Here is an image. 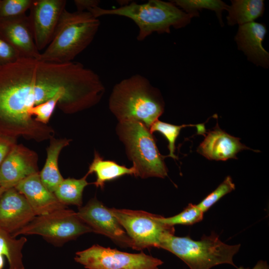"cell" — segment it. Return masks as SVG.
Wrapping results in <instances>:
<instances>
[{
	"instance_id": "obj_1",
	"label": "cell",
	"mask_w": 269,
	"mask_h": 269,
	"mask_svg": "<svg viewBox=\"0 0 269 269\" xmlns=\"http://www.w3.org/2000/svg\"><path fill=\"white\" fill-rule=\"evenodd\" d=\"M105 90L100 76L81 63L20 58L0 68V134L50 139L54 129L30 116L31 108L60 94L73 114L97 104Z\"/></svg>"
},
{
	"instance_id": "obj_2",
	"label": "cell",
	"mask_w": 269,
	"mask_h": 269,
	"mask_svg": "<svg viewBox=\"0 0 269 269\" xmlns=\"http://www.w3.org/2000/svg\"><path fill=\"white\" fill-rule=\"evenodd\" d=\"M109 107L119 122L136 121L149 129L164 112V102L159 90L136 74L114 86Z\"/></svg>"
},
{
	"instance_id": "obj_3",
	"label": "cell",
	"mask_w": 269,
	"mask_h": 269,
	"mask_svg": "<svg viewBox=\"0 0 269 269\" xmlns=\"http://www.w3.org/2000/svg\"><path fill=\"white\" fill-rule=\"evenodd\" d=\"M88 11L96 18L115 15L132 19L139 29L136 38L139 41L154 32L169 33L171 27L175 29L184 27L194 17L179 8L172 1L161 0H149L142 4L133 1L113 9H104L99 6Z\"/></svg>"
},
{
	"instance_id": "obj_4",
	"label": "cell",
	"mask_w": 269,
	"mask_h": 269,
	"mask_svg": "<svg viewBox=\"0 0 269 269\" xmlns=\"http://www.w3.org/2000/svg\"><path fill=\"white\" fill-rule=\"evenodd\" d=\"M100 25L98 18L90 12L63 11L53 37L40 53L39 59L54 63H67L92 42Z\"/></svg>"
},
{
	"instance_id": "obj_5",
	"label": "cell",
	"mask_w": 269,
	"mask_h": 269,
	"mask_svg": "<svg viewBox=\"0 0 269 269\" xmlns=\"http://www.w3.org/2000/svg\"><path fill=\"white\" fill-rule=\"evenodd\" d=\"M116 133L124 143L127 155L133 162L134 176L141 178L156 177L163 178L168 169L149 129L140 122H119Z\"/></svg>"
},
{
	"instance_id": "obj_6",
	"label": "cell",
	"mask_w": 269,
	"mask_h": 269,
	"mask_svg": "<svg viewBox=\"0 0 269 269\" xmlns=\"http://www.w3.org/2000/svg\"><path fill=\"white\" fill-rule=\"evenodd\" d=\"M240 247V245L231 246L223 243L213 232L209 236L203 235L199 241L170 234L164 238L160 246V248L180 258L190 269H210L224 264L237 268L233 258Z\"/></svg>"
},
{
	"instance_id": "obj_7",
	"label": "cell",
	"mask_w": 269,
	"mask_h": 269,
	"mask_svg": "<svg viewBox=\"0 0 269 269\" xmlns=\"http://www.w3.org/2000/svg\"><path fill=\"white\" fill-rule=\"evenodd\" d=\"M91 229L78 216L77 212L64 208L47 214L36 216L29 223L12 235H37L57 246L74 240Z\"/></svg>"
},
{
	"instance_id": "obj_8",
	"label": "cell",
	"mask_w": 269,
	"mask_h": 269,
	"mask_svg": "<svg viewBox=\"0 0 269 269\" xmlns=\"http://www.w3.org/2000/svg\"><path fill=\"white\" fill-rule=\"evenodd\" d=\"M133 243V249L160 248L164 238L174 234V226L161 223L159 215L140 210L110 208Z\"/></svg>"
},
{
	"instance_id": "obj_9",
	"label": "cell",
	"mask_w": 269,
	"mask_h": 269,
	"mask_svg": "<svg viewBox=\"0 0 269 269\" xmlns=\"http://www.w3.org/2000/svg\"><path fill=\"white\" fill-rule=\"evenodd\" d=\"M74 259L87 269H158L163 264L143 252L128 253L98 245L77 252Z\"/></svg>"
},
{
	"instance_id": "obj_10",
	"label": "cell",
	"mask_w": 269,
	"mask_h": 269,
	"mask_svg": "<svg viewBox=\"0 0 269 269\" xmlns=\"http://www.w3.org/2000/svg\"><path fill=\"white\" fill-rule=\"evenodd\" d=\"M77 214L92 232L108 237L122 247L133 248L132 240L110 209L96 197L90 199L85 206L78 207Z\"/></svg>"
},
{
	"instance_id": "obj_11",
	"label": "cell",
	"mask_w": 269,
	"mask_h": 269,
	"mask_svg": "<svg viewBox=\"0 0 269 269\" xmlns=\"http://www.w3.org/2000/svg\"><path fill=\"white\" fill-rule=\"evenodd\" d=\"M66 3L65 0H33L28 16L39 51L50 43Z\"/></svg>"
},
{
	"instance_id": "obj_12",
	"label": "cell",
	"mask_w": 269,
	"mask_h": 269,
	"mask_svg": "<svg viewBox=\"0 0 269 269\" xmlns=\"http://www.w3.org/2000/svg\"><path fill=\"white\" fill-rule=\"evenodd\" d=\"M38 155L22 144L13 145L0 166V186L14 187L20 181L37 173Z\"/></svg>"
},
{
	"instance_id": "obj_13",
	"label": "cell",
	"mask_w": 269,
	"mask_h": 269,
	"mask_svg": "<svg viewBox=\"0 0 269 269\" xmlns=\"http://www.w3.org/2000/svg\"><path fill=\"white\" fill-rule=\"evenodd\" d=\"M0 36L18 54L19 58L39 59L28 15L0 17Z\"/></svg>"
},
{
	"instance_id": "obj_14",
	"label": "cell",
	"mask_w": 269,
	"mask_h": 269,
	"mask_svg": "<svg viewBox=\"0 0 269 269\" xmlns=\"http://www.w3.org/2000/svg\"><path fill=\"white\" fill-rule=\"evenodd\" d=\"M36 216L26 198L15 187L0 196V228L11 236Z\"/></svg>"
},
{
	"instance_id": "obj_15",
	"label": "cell",
	"mask_w": 269,
	"mask_h": 269,
	"mask_svg": "<svg viewBox=\"0 0 269 269\" xmlns=\"http://www.w3.org/2000/svg\"><path fill=\"white\" fill-rule=\"evenodd\" d=\"M267 32L264 23L254 21L239 25L235 36L238 49L244 53L248 59L265 68L269 65V53L263 46Z\"/></svg>"
},
{
	"instance_id": "obj_16",
	"label": "cell",
	"mask_w": 269,
	"mask_h": 269,
	"mask_svg": "<svg viewBox=\"0 0 269 269\" xmlns=\"http://www.w3.org/2000/svg\"><path fill=\"white\" fill-rule=\"evenodd\" d=\"M14 187L26 198L36 216L67 208L44 186L40 180L39 172L24 178Z\"/></svg>"
},
{
	"instance_id": "obj_17",
	"label": "cell",
	"mask_w": 269,
	"mask_h": 269,
	"mask_svg": "<svg viewBox=\"0 0 269 269\" xmlns=\"http://www.w3.org/2000/svg\"><path fill=\"white\" fill-rule=\"evenodd\" d=\"M197 151L210 160H226L237 158L236 154L244 149H251L234 137L221 130L217 123L212 131L207 133Z\"/></svg>"
},
{
	"instance_id": "obj_18",
	"label": "cell",
	"mask_w": 269,
	"mask_h": 269,
	"mask_svg": "<svg viewBox=\"0 0 269 269\" xmlns=\"http://www.w3.org/2000/svg\"><path fill=\"white\" fill-rule=\"evenodd\" d=\"M70 139H50V143L47 148V157L44 165L40 172V180L44 186L51 192L54 193L58 185L64 179L58 167V157L62 149L69 145Z\"/></svg>"
},
{
	"instance_id": "obj_19",
	"label": "cell",
	"mask_w": 269,
	"mask_h": 269,
	"mask_svg": "<svg viewBox=\"0 0 269 269\" xmlns=\"http://www.w3.org/2000/svg\"><path fill=\"white\" fill-rule=\"evenodd\" d=\"M134 169L132 166L128 168L125 165H120L116 161L104 160L96 151L94 153V157L90 164L86 174L95 173L96 175V180L93 184L97 187L103 189L105 183L118 178L125 175H134Z\"/></svg>"
},
{
	"instance_id": "obj_20",
	"label": "cell",
	"mask_w": 269,
	"mask_h": 269,
	"mask_svg": "<svg viewBox=\"0 0 269 269\" xmlns=\"http://www.w3.org/2000/svg\"><path fill=\"white\" fill-rule=\"evenodd\" d=\"M227 23L229 25H241L254 22L263 16L265 3L263 0H232L227 10Z\"/></svg>"
},
{
	"instance_id": "obj_21",
	"label": "cell",
	"mask_w": 269,
	"mask_h": 269,
	"mask_svg": "<svg viewBox=\"0 0 269 269\" xmlns=\"http://www.w3.org/2000/svg\"><path fill=\"white\" fill-rule=\"evenodd\" d=\"M27 239H15L0 228V269L4 265V257L7 260L9 269H24L22 250Z\"/></svg>"
},
{
	"instance_id": "obj_22",
	"label": "cell",
	"mask_w": 269,
	"mask_h": 269,
	"mask_svg": "<svg viewBox=\"0 0 269 269\" xmlns=\"http://www.w3.org/2000/svg\"><path fill=\"white\" fill-rule=\"evenodd\" d=\"M87 177L86 174L80 179L64 178L54 192V194L58 201L65 206L74 205L81 207L84 189L89 184L87 181Z\"/></svg>"
},
{
	"instance_id": "obj_23",
	"label": "cell",
	"mask_w": 269,
	"mask_h": 269,
	"mask_svg": "<svg viewBox=\"0 0 269 269\" xmlns=\"http://www.w3.org/2000/svg\"><path fill=\"white\" fill-rule=\"evenodd\" d=\"M177 6L180 7L186 13L194 17L199 16V12L202 9L214 11L221 26H224L222 13L228 10L229 5L221 0H171Z\"/></svg>"
},
{
	"instance_id": "obj_24",
	"label": "cell",
	"mask_w": 269,
	"mask_h": 269,
	"mask_svg": "<svg viewBox=\"0 0 269 269\" xmlns=\"http://www.w3.org/2000/svg\"><path fill=\"white\" fill-rule=\"evenodd\" d=\"M186 127H196L199 134H204L205 129L204 125H174L162 122L159 120L154 122L150 127L149 130L153 134L155 132H158L162 134L168 142V148L169 153L166 157H171L173 159H178L174 154L175 150V143L179 134L182 128Z\"/></svg>"
},
{
	"instance_id": "obj_25",
	"label": "cell",
	"mask_w": 269,
	"mask_h": 269,
	"mask_svg": "<svg viewBox=\"0 0 269 269\" xmlns=\"http://www.w3.org/2000/svg\"><path fill=\"white\" fill-rule=\"evenodd\" d=\"M203 214L197 205L189 203L179 214L168 218L159 215L158 220L162 223L172 226L178 224L190 225L202 220Z\"/></svg>"
},
{
	"instance_id": "obj_26",
	"label": "cell",
	"mask_w": 269,
	"mask_h": 269,
	"mask_svg": "<svg viewBox=\"0 0 269 269\" xmlns=\"http://www.w3.org/2000/svg\"><path fill=\"white\" fill-rule=\"evenodd\" d=\"M235 189L232 178L228 176L218 187L207 195L197 206L204 213L226 194Z\"/></svg>"
},
{
	"instance_id": "obj_27",
	"label": "cell",
	"mask_w": 269,
	"mask_h": 269,
	"mask_svg": "<svg viewBox=\"0 0 269 269\" xmlns=\"http://www.w3.org/2000/svg\"><path fill=\"white\" fill-rule=\"evenodd\" d=\"M33 0H0V17H11L26 14Z\"/></svg>"
},
{
	"instance_id": "obj_28",
	"label": "cell",
	"mask_w": 269,
	"mask_h": 269,
	"mask_svg": "<svg viewBox=\"0 0 269 269\" xmlns=\"http://www.w3.org/2000/svg\"><path fill=\"white\" fill-rule=\"evenodd\" d=\"M20 58L17 52L0 36V68Z\"/></svg>"
},
{
	"instance_id": "obj_29",
	"label": "cell",
	"mask_w": 269,
	"mask_h": 269,
	"mask_svg": "<svg viewBox=\"0 0 269 269\" xmlns=\"http://www.w3.org/2000/svg\"><path fill=\"white\" fill-rule=\"evenodd\" d=\"M15 144V138L0 134V166L12 147Z\"/></svg>"
},
{
	"instance_id": "obj_30",
	"label": "cell",
	"mask_w": 269,
	"mask_h": 269,
	"mask_svg": "<svg viewBox=\"0 0 269 269\" xmlns=\"http://www.w3.org/2000/svg\"><path fill=\"white\" fill-rule=\"evenodd\" d=\"M100 2L98 0H74V3L77 8V11H85L90 9L99 6Z\"/></svg>"
},
{
	"instance_id": "obj_31",
	"label": "cell",
	"mask_w": 269,
	"mask_h": 269,
	"mask_svg": "<svg viewBox=\"0 0 269 269\" xmlns=\"http://www.w3.org/2000/svg\"><path fill=\"white\" fill-rule=\"evenodd\" d=\"M238 269H246L243 267H240ZM252 269H269V266L266 261H260Z\"/></svg>"
},
{
	"instance_id": "obj_32",
	"label": "cell",
	"mask_w": 269,
	"mask_h": 269,
	"mask_svg": "<svg viewBox=\"0 0 269 269\" xmlns=\"http://www.w3.org/2000/svg\"><path fill=\"white\" fill-rule=\"evenodd\" d=\"M7 189H6L2 186H0V196L2 195V194Z\"/></svg>"
},
{
	"instance_id": "obj_33",
	"label": "cell",
	"mask_w": 269,
	"mask_h": 269,
	"mask_svg": "<svg viewBox=\"0 0 269 269\" xmlns=\"http://www.w3.org/2000/svg\"></svg>"
}]
</instances>
